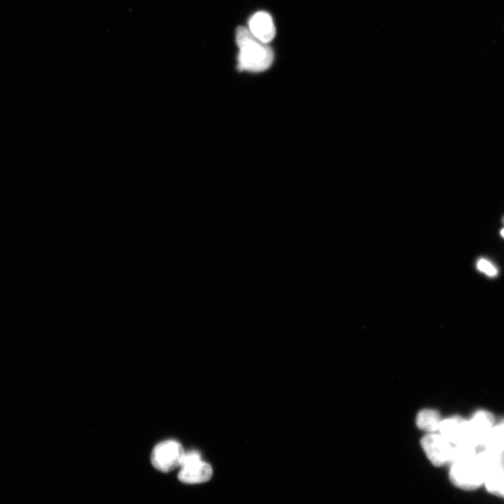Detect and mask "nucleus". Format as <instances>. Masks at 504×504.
Instances as JSON below:
<instances>
[{
	"label": "nucleus",
	"instance_id": "2",
	"mask_svg": "<svg viewBox=\"0 0 504 504\" xmlns=\"http://www.w3.org/2000/svg\"><path fill=\"white\" fill-rule=\"evenodd\" d=\"M476 454L456 459L450 464V480L457 487L473 491L484 484V473Z\"/></svg>",
	"mask_w": 504,
	"mask_h": 504
},
{
	"label": "nucleus",
	"instance_id": "5",
	"mask_svg": "<svg viewBox=\"0 0 504 504\" xmlns=\"http://www.w3.org/2000/svg\"><path fill=\"white\" fill-rule=\"evenodd\" d=\"M494 426V418L486 410H478L467 420V445L477 447L482 444Z\"/></svg>",
	"mask_w": 504,
	"mask_h": 504
},
{
	"label": "nucleus",
	"instance_id": "13",
	"mask_svg": "<svg viewBox=\"0 0 504 504\" xmlns=\"http://www.w3.org/2000/svg\"><path fill=\"white\" fill-rule=\"evenodd\" d=\"M201 459H202V456L197 451L185 452L181 460L180 467L194 463Z\"/></svg>",
	"mask_w": 504,
	"mask_h": 504
},
{
	"label": "nucleus",
	"instance_id": "9",
	"mask_svg": "<svg viewBox=\"0 0 504 504\" xmlns=\"http://www.w3.org/2000/svg\"><path fill=\"white\" fill-rule=\"evenodd\" d=\"M442 421L443 419L437 410L424 409L417 414L416 424L420 429L427 433H436L439 431Z\"/></svg>",
	"mask_w": 504,
	"mask_h": 504
},
{
	"label": "nucleus",
	"instance_id": "12",
	"mask_svg": "<svg viewBox=\"0 0 504 504\" xmlns=\"http://www.w3.org/2000/svg\"><path fill=\"white\" fill-rule=\"evenodd\" d=\"M477 269L489 277H495L498 274L496 267L489 261L481 259L477 263Z\"/></svg>",
	"mask_w": 504,
	"mask_h": 504
},
{
	"label": "nucleus",
	"instance_id": "7",
	"mask_svg": "<svg viewBox=\"0 0 504 504\" xmlns=\"http://www.w3.org/2000/svg\"><path fill=\"white\" fill-rule=\"evenodd\" d=\"M249 31L258 39L269 44L276 37V30L272 16L260 12L252 17L249 23Z\"/></svg>",
	"mask_w": 504,
	"mask_h": 504
},
{
	"label": "nucleus",
	"instance_id": "14",
	"mask_svg": "<svg viewBox=\"0 0 504 504\" xmlns=\"http://www.w3.org/2000/svg\"><path fill=\"white\" fill-rule=\"evenodd\" d=\"M501 235L503 237H504V228L501 230Z\"/></svg>",
	"mask_w": 504,
	"mask_h": 504
},
{
	"label": "nucleus",
	"instance_id": "8",
	"mask_svg": "<svg viewBox=\"0 0 504 504\" xmlns=\"http://www.w3.org/2000/svg\"><path fill=\"white\" fill-rule=\"evenodd\" d=\"M212 474L211 465L201 459L181 467L178 478L186 484H199L209 481Z\"/></svg>",
	"mask_w": 504,
	"mask_h": 504
},
{
	"label": "nucleus",
	"instance_id": "3",
	"mask_svg": "<svg viewBox=\"0 0 504 504\" xmlns=\"http://www.w3.org/2000/svg\"><path fill=\"white\" fill-rule=\"evenodd\" d=\"M185 451L175 440H166L157 444L151 452L153 466L159 471L168 473L180 466Z\"/></svg>",
	"mask_w": 504,
	"mask_h": 504
},
{
	"label": "nucleus",
	"instance_id": "11",
	"mask_svg": "<svg viewBox=\"0 0 504 504\" xmlns=\"http://www.w3.org/2000/svg\"><path fill=\"white\" fill-rule=\"evenodd\" d=\"M482 447L487 450L504 452V422L492 427L487 436Z\"/></svg>",
	"mask_w": 504,
	"mask_h": 504
},
{
	"label": "nucleus",
	"instance_id": "15",
	"mask_svg": "<svg viewBox=\"0 0 504 504\" xmlns=\"http://www.w3.org/2000/svg\"><path fill=\"white\" fill-rule=\"evenodd\" d=\"M502 222H503V223L504 224V216H503V218H502Z\"/></svg>",
	"mask_w": 504,
	"mask_h": 504
},
{
	"label": "nucleus",
	"instance_id": "4",
	"mask_svg": "<svg viewBox=\"0 0 504 504\" xmlns=\"http://www.w3.org/2000/svg\"><path fill=\"white\" fill-rule=\"evenodd\" d=\"M421 445L433 465L450 464L454 445L439 432L426 434L421 440Z\"/></svg>",
	"mask_w": 504,
	"mask_h": 504
},
{
	"label": "nucleus",
	"instance_id": "10",
	"mask_svg": "<svg viewBox=\"0 0 504 504\" xmlns=\"http://www.w3.org/2000/svg\"><path fill=\"white\" fill-rule=\"evenodd\" d=\"M484 484L489 493L504 498V469L487 473Z\"/></svg>",
	"mask_w": 504,
	"mask_h": 504
},
{
	"label": "nucleus",
	"instance_id": "1",
	"mask_svg": "<svg viewBox=\"0 0 504 504\" xmlns=\"http://www.w3.org/2000/svg\"><path fill=\"white\" fill-rule=\"evenodd\" d=\"M236 43L239 48L237 68L239 71L262 73L272 66L274 61L272 49L249 29L242 27L237 28Z\"/></svg>",
	"mask_w": 504,
	"mask_h": 504
},
{
	"label": "nucleus",
	"instance_id": "6",
	"mask_svg": "<svg viewBox=\"0 0 504 504\" xmlns=\"http://www.w3.org/2000/svg\"><path fill=\"white\" fill-rule=\"evenodd\" d=\"M438 432L453 445H468L467 420L460 417L443 420Z\"/></svg>",
	"mask_w": 504,
	"mask_h": 504
}]
</instances>
